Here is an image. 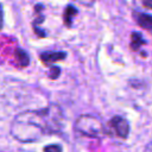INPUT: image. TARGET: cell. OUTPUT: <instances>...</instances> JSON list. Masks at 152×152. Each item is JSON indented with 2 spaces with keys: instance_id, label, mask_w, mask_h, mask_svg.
Masks as SVG:
<instances>
[{
  "instance_id": "7a4b0ae2",
  "label": "cell",
  "mask_w": 152,
  "mask_h": 152,
  "mask_svg": "<svg viewBox=\"0 0 152 152\" xmlns=\"http://www.w3.org/2000/svg\"><path fill=\"white\" fill-rule=\"evenodd\" d=\"M74 128L82 135L89 138H102L106 135V126L102 120L93 114H82L80 115L75 124Z\"/></svg>"
},
{
  "instance_id": "277c9868",
  "label": "cell",
  "mask_w": 152,
  "mask_h": 152,
  "mask_svg": "<svg viewBox=\"0 0 152 152\" xmlns=\"http://www.w3.org/2000/svg\"><path fill=\"white\" fill-rule=\"evenodd\" d=\"M66 53L63 51H45L40 53V59L44 64H53L57 61H63Z\"/></svg>"
},
{
  "instance_id": "5b68a950",
  "label": "cell",
  "mask_w": 152,
  "mask_h": 152,
  "mask_svg": "<svg viewBox=\"0 0 152 152\" xmlns=\"http://www.w3.org/2000/svg\"><path fill=\"white\" fill-rule=\"evenodd\" d=\"M133 17H134L137 24H138L140 27H142V28H145V30H147L148 32L152 33V15H151V14L140 13V12H138V13L134 12V13H133Z\"/></svg>"
},
{
  "instance_id": "6da1fadb",
  "label": "cell",
  "mask_w": 152,
  "mask_h": 152,
  "mask_svg": "<svg viewBox=\"0 0 152 152\" xmlns=\"http://www.w3.org/2000/svg\"><path fill=\"white\" fill-rule=\"evenodd\" d=\"M63 119L62 108L55 103L42 109L25 110L14 116L10 133L20 142H34L44 135L59 133Z\"/></svg>"
},
{
  "instance_id": "3957f363",
  "label": "cell",
  "mask_w": 152,
  "mask_h": 152,
  "mask_svg": "<svg viewBox=\"0 0 152 152\" xmlns=\"http://www.w3.org/2000/svg\"><path fill=\"white\" fill-rule=\"evenodd\" d=\"M106 134H112L121 139H127L129 135V124L128 121L120 115L113 116L106 127Z\"/></svg>"
},
{
  "instance_id": "9c48e42d",
  "label": "cell",
  "mask_w": 152,
  "mask_h": 152,
  "mask_svg": "<svg viewBox=\"0 0 152 152\" xmlns=\"http://www.w3.org/2000/svg\"><path fill=\"white\" fill-rule=\"evenodd\" d=\"M43 151H44V152H63V148H62V146H61V145L52 144V145L44 146Z\"/></svg>"
},
{
  "instance_id": "7c38bea8",
  "label": "cell",
  "mask_w": 152,
  "mask_h": 152,
  "mask_svg": "<svg viewBox=\"0 0 152 152\" xmlns=\"http://www.w3.org/2000/svg\"><path fill=\"white\" fill-rule=\"evenodd\" d=\"M4 25V14H2V5L0 4V30L2 28Z\"/></svg>"
},
{
  "instance_id": "4fadbf2b",
  "label": "cell",
  "mask_w": 152,
  "mask_h": 152,
  "mask_svg": "<svg viewBox=\"0 0 152 152\" xmlns=\"http://www.w3.org/2000/svg\"><path fill=\"white\" fill-rule=\"evenodd\" d=\"M144 152H152V141L150 142V144H147L146 145V147H145V151Z\"/></svg>"
},
{
  "instance_id": "52a82bcc",
  "label": "cell",
  "mask_w": 152,
  "mask_h": 152,
  "mask_svg": "<svg viewBox=\"0 0 152 152\" xmlns=\"http://www.w3.org/2000/svg\"><path fill=\"white\" fill-rule=\"evenodd\" d=\"M146 44V40L142 38V36H141V33H139V32H133L132 34H131V49L132 50H134V51H137V50H139L142 45H145Z\"/></svg>"
},
{
  "instance_id": "30bf717a",
  "label": "cell",
  "mask_w": 152,
  "mask_h": 152,
  "mask_svg": "<svg viewBox=\"0 0 152 152\" xmlns=\"http://www.w3.org/2000/svg\"><path fill=\"white\" fill-rule=\"evenodd\" d=\"M59 72H61V69H59L58 66H56V65H52V66H50L49 77H50L51 80H55V78H57V77H58Z\"/></svg>"
},
{
  "instance_id": "8fae6325",
  "label": "cell",
  "mask_w": 152,
  "mask_h": 152,
  "mask_svg": "<svg viewBox=\"0 0 152 152\" xmlns=\"http://www.w3.org/2000/svg\"><path fill=\"white\" fill-rule=\"evenodd\" d=\"M141 4H142V6H144V7L152 10V0H144Z\"/></svg>"
},
{
  "instance_id": "ba28073f",
  "label": "cell",
  "mask_w": 152,
  "mask_h": 152,
  "mask_svg": "<svg viewBox=\"0 0 152 152\" xmlns=\"http://www.w3.org/2000/svg\"><path fill=\"white\" fill-rule=\"evenodd\" d=\"M14 56H15V59H17V62H18V64L20 65V66H26L28 63H30V58H28V55L23 50V49H17L15 50V53H14Z\"/></svg>"
},
{
  "instance_id": "8992f818",
  "label": "cell",
  "mask_w": 152,
  "mask_h": 152,
  "mask_svg": "<svg viewBox=\"0 0 152 152\" xmlns=\"http://www.w3.org/2000/svg\"><path fill=\"white\" fill-rule=\"evenodd\" d=\"M77 8L74 6V5H68L65 8H64V12H63V23L66 27H71L72 25V19L77 14Z\"/></svg>"
}]
</instances>
